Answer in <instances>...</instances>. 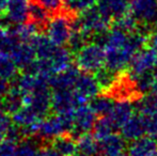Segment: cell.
Here are the masks:
<instances>
[{"mask_svg":"<svg viewBox=\"0 0 157 156\" xmlns=\"http://www.w3.org/2000/svg\"><path fill=\"white\" fill-rule=\"evenodd\" d=\"M95 41L101 42L105 48V69L117 74L129 67L136 52L145 47L149 36L139 28L136 31L128 33L112 26L105 34Z\"/></svg>","mask_w":157,"mask_h":156,"instance_id":"obj_1","label":"cell"},{"mask_svg":"<svg viewBox=\"0 0 157 156\" xmlns=\"http://www.w3.org/2000/svg\"><path fill=\"white\" fill-rule=\"evenodd\" d=\"M76 67L81 72L97 74L106 67V52L98 41H89L74 54Z\"/></svg>","mask_w":157,"mask_h":156,"instance_id":"obj_2","label":"cell"},{"mask_svg":"<svg viewBox=\"0 0 157 156\" xmlns=\"http://www.w3.org/2000/svg\"><path fill=\"white\" fill-rule=\"evenodd\" d=\"M110 21H111L94 6L79 13L76 18H72V29H79L90 39H97L110 29Z\"/></svg>","mask_w":157,"mask_h":156,"instance_id":"obj_3","label":"cell"},{"mask_svg":"<svg viewBox=\"0 0 157 156\" xmlns=\"http://www.w3.org/2000/svg\"><path fill=\"white\" fill-rule=\"evenodd\" d=\"M74 122V112L47 116L41 121L37 135L42 139L52 140L59 136L70 134Z\"/></svg>","mask_w":157,"mask_h":156,"instance_id":"obj_4","label":"cell"},{"mask_svg":"<svg viewBox=\"0 0 157 156\" xmlns=\"http://www.w3.org/2000/svg\"><path fill=\"white\" fill-rule=\"evenodd\" d=\"M130 79L154 75L157 72V49L143 47L136 52L129 64Z\"/></svg>","mask_w":157,"mask_h":156,"instance_id":"obj_5","label":"cell"},{"mask_svg":"<svg viewBox=\"0 0 157 156\" xmlns=\"http://www.w3.org/2000/svg\"><path fill=\"white\" fill-rule=\"evenodd\" d=\"M46 36L56 45H67L72 34V18L64 13H57L50 17L49 21L45 26Z\"/></svg>","mask_w":157,"mask_h":156,"instance_id":"obj_6","label":"cell"},{"mask_svg":"<svg viewBox=\"0 0 157 156\" xmlns=\"http://www.w3.org/2000/svg\"><path fill=\"white\" fill-rule=\"evenodd\" d=\"M30 2L31 0H8L3 14L0 15V26L9 28L27 23Z\"/></svg>","mask_w":157,"mask_h":156,"instance_id":"obj_7","label":"cell"},{"mask_svg":"<svg viewBox=\"0 0 157 156\" xmlns=\"http://www.w3.org/2000/svg\"><path fill=\"white\" fill-rule=\"evenodd\" d=\"M97 120V115L90 104H85L77 107L74 111V122L72 131L68 135L77 139L81 135L88 134L93 131L95 122Z\"/></svg>","mask_w":157,"mask_h":156,"instance_id":"obj_8","label":"cell"},{"mask_svg":"<svg viewBox=\"0 0 157 156\" xmlns=\"http://www.w3.org/2000/svg\"><path fill=\"white\" fill-rule=\"evenodd\" d=\"M73 89L78 97L80 105H85L99 95L101 86L95 74L81 72Z\"/></svg>","mask_w":157,"mask_h":156,"instance_id":"obj_9","label":"cell"},{"mask_svg":"<svg viewBox=\"0 0 157 156\" xmlns=\"http://www.w3.org/2000/svg\"><path fill=\"white\" fill-rule=\"evenodd\" d=\"M128 13L139 25H157V0H129Z\"/></svg>","mask_w":157,"mask_h":156,"instance_id":"obj_10","label":"cell"},{"mask_svg":"<svg viewBox=\"0 0 157 156\" xmlns=\"http://www.w3.org/2000/svg\"><path fill=\"white\" fill-rule=\"evenodd\" d=\"M79 106L81 105L74 89L52 90V110L56 115L74 112Z\"/></svg>","mask_w":157,"mask_h":156,"instance_id":"obj_11","label":"cell"},{"mask_svg":"<svg viewBox=\"0 0 157 156\" xmlns=\"http://www.w3.org/2000/svg\"><path fill=\"white\" fill-rule=\"evenodd\" d=\"M137 108L143 121L145 135L157 140V108L150 96L143 98Z\"/></svg>","mask_w":157,"mask_h":156,"instance_id":"obj_12","label":"cell"},{"mask_svg":"<svg viewBox=\"0 0 157 156\" xmlns=\"http://www.w3.org/2000/svg\"><path fill=\"white\" fill-rule=\"evenodd\" d=\"M10 57L16 63L18 69L23 71H25L30 64H32L36 60L34 48L32 47L30 42H18L11 50Z\"/></svg>","mask_w":157,"mask_h":156,"instance_id":"obj_13","label":"cell"},{"mask_svg":"<svg viewBox=\"0 0 157 156\" xmlns=\"http://www.w3.org/2000/svg\"><path fill=\"white\" fill-rule=\"evenodd\" d=\"M135 115V106L128 98H121L116 101L114 106L109 117L117 128H121L123 125Z\"/></svg>","mask_w":157,"mask_h":156,"instance_id":"obj_14","label":"cell"},{"mask_svg":"<svg viewBox=\"0 0 157 156\" xmlns=\"http://www.w3.org/2000/svg\"><path fill=\"white\" fill-rule=\"evenodd\" d=\"M96 6L110 21H116L128 13L129 0H97Z\"/></svg>","mask_w":157,"mask_h":156,"instance_id":"obj_15","label":"cell"},{"mask_svg":"<svg viewBox=\"0 0 157 156\" xmlns=\"http://www.w3.org/2000/svg\"><path fill=\"white\" fill-rule=\"evenodd\" d=\"M128 156H157V140L150 136H142L130 141L127 148Z\"/></svg>","mask_w":157,"mask_h":156,"instance_id":"obj_16","label":"cell"},{"mask_svg":"<svg viewBox=\"0 0 157 156\" xmlns=\"http://www.w3.org/2000/svg\"><path fill=\"white\" fill-rule=\"evenodd\" d=\"M81 71L77 67H70L65 71L52 76L49 79V86L52 90L57 89H73L76 83L78 76L80 75Z\"/></svg>","mask_w":157,"mask_h":156,"instance_id":"obj_17","label":"cell"},{"mask_svg":"<svg viewBox=\"0 0 157 156\" xmlns=\"http://www.w3.org/2000/svg\"><path fill=\"white\" fill-rule=\"evenodd\" d=\"M126 140L122 135L119 134H111L110 136L106 137L101 141H99L101 146V156H114L120 153L125 152Z\"/></svg>","mask_w":157,"mask_h":156,"instance_id":"obj_18","label":"cell"},{"mask_svg":"<svg viewBox=\"0 0 157 156\" xmlns=\"http://www.w3.org/2000/svg\"><path fill=\"white\" fill-rule=\"evenodd\" d=\"M120 131H121V135H122L123 137H124V139L127 140V141H132V140L138 139V138L142 137V136H145L143 121L138 112L135 113V115L121 127Z\"/></svg>","mask_w":157,"mask_h":156,"instance_id":"obj_19","label":"cell"},{"mask_svg":"<svg viewBox=\"0 0 157 156\" xmlns=\"http://www.w3.org/2000/svg\"><path fill=\"white\" fill-rule=\"evenodd\" d=\"M101 155L99 142L89 133L77 138V149L74 156H98Z\"/></svg>","mask_w":157,"mask_h":156,"instance_id":"obj_20","label":"cell"},{"mask_svg":"<svg viewBox=\"0 0 157 156\" xmlns=\"http://www.w3.org/2000/svg\"><path fill=\"white\" fill-rule=\"evenodd\" d=\"M2 104L4 111L9 115H13L24 106L23 93L14 83L11 86L8 93L2 98Z\"/></svg>","mask_w":157,"mask_h":156,"instance_id":"obj_21","label":"cell"},{"mask_svg":"<svg viewBox=\"0 0 157 156\" xmlns=\"http://www.w3.org/2000/svg\"><path fill=\"white\" fill-rule=\"evenodd\" d=\"M41 139L39 136H29L17 143L15 156H41Z\"/></svg>","mask_w":157,"mask_h":156,"instance_id":"obj_22","label":"cell"},{"mask_svg":"<svg viewBox=\"0 0 157 156\" xmlns=\"http://www.w3.org/2000/svg\"><path fill=\"white\" fill-rule=\"evenodd\" d=\"M50 146L63 156H74L77 149V141L71 135H62L50 141Z\"/></svg>","mask_w":157,"mask_h":156,"instance_id":"obj_23","label":"cell"},{"mask_svg":"<svg viewBox=\"0 0 157 156\" xmlns=\"http://www.w3.org/2000/svg\"><path fill=\"white\" fill-rule=\"evenodd\" d=\"M13 34L21 42H30L33 36L40 33V26L37 24L33 23L31 21H28L27 23L21 24L17 26H11L9 27Z\"/></svg>","mask_w":157,"mask_h":156,"instance_id":"obj_24","label":"cell"},{"mask_svg":"<svg viewBox=\"0 0 157 156\" xmlns=\"http://www.w3.org/2000/svg\"><path fill=\"white\" fill-rule=\"evenodd\" d=\"M50 19V12L36 0H31L29 8V21L37 24L40 27H45Z\"/></svg>","mask_w":157,"mask_h":156,"instance_id":"obj_25","label":"cell"},{"mask_svg":"<svg viewBox=\"0 0 157 156\" xmlns=\"http://www.w3.org/2000/svg\"><path fill=\"white\" fill-rule=\"evenodd\" d=\"M116 128H117L116 125L113 124L111 119L108 117V116L99 117L97 118L93 127V136L97 139V141L99 142L103 139H105L106 137L110 136L111 134H113Z\"/></svg>","mask_w":157,"mask_h":156,"instance_id":"obj_26","label":"cell"},{"mask_svg":"<svg viewBox=\"0 0 157 156\" xmlns=\"http://www.w3.org/2000/svg\"><path fill=\"white\" fill-rule=\"evenodd\" d=\"M114 103H116V101L111 96L106 95V94H101V95L99 94L90 102V105L94 109L97 116L105 117V116H109V113L111 112Z\"/></svg>","mask_w":157,"mask_h":156,"instance_id":"obj_27","label":"cell"},{"mask_svg":"<svg viewBox=\"0 0 157 156\" xmlns=\"http://www.w3.org/2000/svg\"><path fill=\"white\" fill-rule=\"evenodd\" d=\"M18 70V67L13 61L10 55L0 56V77L8 81H14L17 78Z\"/></svg>","mask_w":157,"mask_h":156,"instance_id":"obj_28","label":"cell"},{"mask_svg":"<svg viewBox=\"0 0 157 156\" xmlns=\"http://www.w3.org/2000/svg\"><path fill=\"white\" fill-rule=\"evenodd\" d=\"M97 0H64L63 6L68 13H81L96 4Z\"/></svg>","mask_w":157,"mask_h":156,"instance_id":"obj_29","label":"cell"},{"mask_svg":"<svg viewBox=\"0 0 157 156\" xmlns=\"http://www.w3.org/2000/svg\"><path fill=\"white\" fill-rule=\"evenodd\" d=\"M90 38L79 29H72V34L70 36L67 43V47L73 51V54L77 52L86 43L89 42Z\"/></svg>","mask_w":157,"mask_h":156,"instance_id":"obj_30","label":"cell"},{"mask_svg":"<svg viewBox=\"0 0 157 156\" xmlns=\"http://www.w3.org/2000/svg\"><path fill=\"white\" fill-rule=\"evenodd\" d=\"M113 26L119 28V29L123 30V31L130 33V32H134L138 29L139 23L129 14V13H127V14L121 16L120 18L116 19Z\"/></svg>","mask_w":157,"mask_h":156,"instance_id":"obj_31","label":"cell"},{"mask_svg":"<svg viewBox=\"0 0 157 156\" xmlns=\"http://www.w3.org/2000/svg\"><path fill=\"white\" fill-rule=\"evenodd\" d=\"M17 142L4 138L0 140V156H15Z\"/></svg>","mask_w":157,"mask_h":156,"instance_id":"obj_32","label":"cell"},{"mask_svg":"<svg viewBox=\"0 0 157 156\" xmlns=\"http://www.w3.org/2000/svg\"><path fill=\"white\" fill-rule=\"evenodd\" d=\"M12 124V118L9 116V113L3 112L0 115V140L6 137L8 131Z\"/></svg>","mask_w":157,"mask_h":156,"instance_id":"obj_33","label":"cell"},{"mask_svg":"<svg viewBox=\"0 0 157 156\" xmlns=\"http://www.w3.org/2000/svg\"><path fill=\"white\" fill-rule=\"evenodd\" d=\"M39 3L44 6L49 12L58 13L63 8L64 0H36Z\"/></svg>","mask_w":157,"mask_h":156,"instance_id":"obj_34","label":"cell"},{"mask_svg":"<svg viewBox=\"0 0 157 156\" xmlns=\"http://www.w3.org/2000/svg\"><path fill=\"white\" fill-rule=\"evenodd\" d=\"M41 156H63V155L60 154L57 150H55L52 146H48L42 148Z\"/></svg>","mask_w":157,"mask_h":156,"instance_id":"obj_35","label":"cell"},{"mask_svg":"<svg viewBox=\"0 0 157 156\" xmlns=\"http://www.w3.org/2000/svg\"><path fill=\"white\" fill-rule=\"evenodd\" d=\"M11 86H9V81L4 78L0 77V98H3L4 95L8 93Z\"/></svg>","mask_w":157,"mask_h":156,"instance_id":"obj_36","label":"cell"},{"mask_svg":"<svg viewBox=\"0 0 157 156\" xmlns=\"http://www.w3.org/2000/svg\"><path fill=\"white\" fill-rule=\"evenodd\" d=\"M150 40H151L152 47H154L155 49H157V25H156V27L154 28V30H153V32H152Z\"/></svg>","mask_w":157,"mask_h":156,"instance_id":"obj_37","label":"cell"},{"mask_svg":"<svg viewBox=\"0 0 157 156\" xmlns=\"http://www.w3.org/2000/svg\"><path fill=\"white\" fill-rule=\"evenodd\" d=\"M6 3H8V0H0V15L3 14L4 10H6Z\"/></svg>","mask_w":157,"mask_h":156,"instance_id":"obj_38","label":"cell"},{"mask_svg":"<svg viewBox=\"0 0 157 156\" xmlns=\"http://www.w3.org/2000/svg\"><path fill=\"white\" fill-rule=\"evenodd\" d=\"M150 98L152 100V102L154 103V105L156 106V108H157V95H152V94H150Z\"/></svg>","mask_w":157,"mask_h":156,"instance_id":"obj_39","label":"cell"},{"mask_svg":"<svg viewBox=\"0 0 157 156\" xmlns=\"http://www.w3.org/2000/svg\"><path fill=\"white\" fill-rule=\"evenodd\" d=\"M3 112H6V111H4L3 104H2V101H0V115H1V113H3Z\"/></svg>","mask_w":157,"mask_h":156,"instance_id":"obj_40","label":"cell"},{"mask_svg":"<svg viewBox=\"0 0 157 156\" xmlns=\"http://www.w3.org/2000/svg\"><path fill=\"white\" fill-rule=\"evenodd\" d=\"M114 156H128V154H127V153H125V152H123V153H120V154L114 155Z\"/></svg>","mask_w":157,"mask_h":156,"instance_id":"obj_41","label":"cell"},{"mask_svg":"<svg viewBox=\"0 0 157 156\" xmlns=\"http://www.w3.org/2000/svg\"><path fill=\"white\" fill-rule=\"evenodd\" d=\"M156 75H157V72H156Z\"/></svg>","mask_w":157,"mask_h":156,"instance_id":"obj_42","label":"cell"}]
</instances>
